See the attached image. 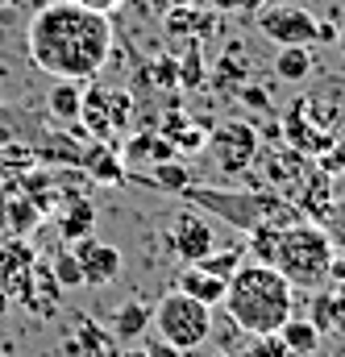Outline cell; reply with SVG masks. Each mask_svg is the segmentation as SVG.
<instances>
[{
  "label": "cell",
  "instance_id": "cell-1",
  "mask_svg": "<svg viewBox=\"0 0 345 357\" xmlns=\"http://www.w3.org/2000/svg\"><path fill=\"white\" fill-rule=\"evenodd\" d=\"M112 17L84 8L75 0H50L29 17L25 50L29 63L50 79H75L91 84L104 63L112 59Z\"/></svg>",
  "mask_w": 345,
  "mask_h": 357
},
{
  "label": "cell",
  "instance_id": "cell-2",
  "mask_svg": "<svg viewBox=\"0 0 345 357\" xmlns=\"http://www.w3.org/2000/svg\"><path fill=\"white\" fill-rule=\"evenodd\" d=\"M221 307L246 337H266V333H279L295 316V287L274 266L246 258L233 270Z\"/></svg>",
  "mask_w": 345,
  "mask_h": 357
},
{
  "label": "cell",
  "instance_id": "cell-3",
  "mask_svg": "<svg viewBox=\"0 0 345 357\" xmlns=\"http://www.w3.org/2000/svg\"><path fill=\"white\" fill-rule=\"evenodd\" d=\"M191 208L225 220L229 229L237 233H254V229H283V225H295L304 220L295 212V204H287L283 195L274 191H233V187H204V183H191L179 191Z\"/></svg>",
  "mask_w": 345,
  "mask_h": 357
},
{
  "label": "cell",
  "instance_id": "cell-4",
  "mask_svg": "<svg viewBox=\"0 0 345 357\" xmlns=\"http://www.w3.org/2000/svg\"><path fill=\"white\" fill-rule=\"evenodd\" d=\"M333 237L325 233V225L316 220H295V225H283L274 229V241H270V262L295 291H316L329 282V270H333Z\"/></svg>",
  "mask_w": 345,
  "mask_h": 357
},
{
  "label": "cell",
  "instance_id": "cell-5",
  "mask_svg": "<svg viewBox=\"0 0 345 357\" xmlns=\"http://www.w3.org/2000/svg\"><path fill=\"white\" fill-rule=\"evenodd\" d=\"M150 324L163 341H171L175 349H200L212 337V307H204L200 299L183 295V291H167L159 299V307H150Z\"/></svg>",
  "mask_w": 345,
  "mask_h": 357
},
{
  "label": "cell",
  "instance_id": "cell-6",
  "mask_svg": "<svg viewBox=\"0 0 345 357\" xmlns=\"http://www.w3.org/2000/svg\"><path fill=\"white\" fill-rule=\"evenodd\" d=\"M208 158L221 175H242L254 167L262 142H258V129L246 125V121H221L216 129H208Z\"/></svg>",
  "mask_w": 345,
  "mask_h": 357
},
{
  "label": "cell",
  "instance_id": "cell-7",
  "mask_svg": "<svg viewBox=\"0 0 345 357\" xmlns=\"http://www.w3.org/2000/svg\"><path fill=\"white\" fill-rule=\"evenodd\" d=\"M133 116V100L125 91L108 88H84V104H80V125L87 129V137L96 142H112L117 133L129 129Z\"/></svg>",
  "mask_w": 345,
  "mask_h": 357
},
{
  "label": "cell",
  "instance_id": "cell-8",
  "mask_svg": "<svg viewBox=\"0 0 345 357\" xmlns=\"http://www.w3.org/2000/svg\"><path fill=\"white\" fill-rule=\"evenodd\" d=\"M167 245L183 266H196L200 258H208L216 250V229L200 208H179L167 225Z\"/></svg>",
  "mask_w": 345,
  "mask_h": 357
},
{
  "label": "cell",
  "instance_id": "cell-9",
  "mask_svg": "<svg viewBox=\"0 0 345 357\" xmlns=\"http://www.w3.org/2000/svg\"><path fill=\"white\" fill-rule=\"evenodd\" d=\"M258 29L262 38H270L274 46H312L316 38V17L304 13L291 0H274L270 8L258 13Z\"/></svg>",
  "mask_w": 345,
  "mask_h": 357
},
{
  "label": "cell",
  "instance_id": "cell-10",
  "mask_svg": "<svg viewBox=\"0 0 345 357\" xmlns=\"http://www.w3.org/2000/svg\"><path fill=\"white\" fill-rule=\"evenodd\" d=\"M71 254H75V262L84 270V287H108L121 274V266H125L121 250L108 245V241H100V237H80L71 245Z\"/></svg>",
  "mask_w": 345,
  "mask_h": 357
},
{
  "label": "cell",
  "instance_id": "cell-11",
  "mask_svg": "<svg viewBox=\"0 0 345 357\" xmlns=\"http://www.w3.org/2000/svg\"><path fill=\"white\" fill-rule=\"evenodd\" d=\"M80 167H84V175L91 183H104V187H121V183H129V171H125V162H121V154L112 150V142H87L84 150H80Z\"/></svg>",
  "mask_w": 345,
  "mask_h": 357
},
{
  "label": "cell",
  "instance_id": "cell-12",
  "mask_svg": "<svg viewBox=\"0 0 345 357\" xmlns=\"http://www.w3.org/2000/svg\"><path fill=\"white\" fill-rule=\"evenodd\" d=\"M171 158H175V146H171V137H163V133H138V137H129L125 150H121L125 171H138L142 162H146V167L171 162Z\"/></svg>",
  "mask_w": 345,
  "mask_h": 357
},
{
  "label": "cell",
  "instance_id": "cell-13",
  "mask_svg": "<svg viewBox=\"0 0 345 357\" xmlns=\"http://www.w3.org/2000/svg\"><path fill=\"white\" fill-rule=\"evenodd\" d=\"M175 291H183V295H191V299H200L204 307H212V312H216V307L225 303L229 282H225V278H216V274H208V270H200V266H183V270H179Z\"/></svg>",
  "mask_w": 345,
  "mask_h": 357
},
{
  "label": "cell",
  "instance_id": "cell-14",
  "mask_svg": "<svg viewBox=\"0 0 345 357\" xmlns=\"http://www.w3.org/2000/svg\"><path fill=\"white\" fill-rule=\"evenodd\" d=\"M146 328H150V307L142 303V299H125L117 312H112V320H108V337H117V341H138V337H146Z\"/></svg>",
  "mask_w": 345,
  "mask_h": 357
},
{
  "label": "cell",
  "instance_id": "cell-15",
  "mask_svg": "<svg viewBox=\"0 0 345 357\" xmlns=\"http://www.w3.org/2000/svg\"><path fill=\"white\" fill-rule=\"evenodd\" d=\"M91 229H96V204L87 199V195H71L67 199V208H63V216H59V233H63V241H80V237H91Z\"/></svg>",
  "mask_w": 345,
  "mask_h": 357
},
{
  "label": "cell",
  "instance_id": "cell-16",
  "mask_svg": "<svg viewBox=\"0 0 345 357\" xmlns=\"http://www.w3.org/2000/svg\"><path fill=\"white\" fill-rule=\"evenodd\" d=\"M80 104H84V84L75 79H54V88L46 96V112L63 125H75L80 121Z\"/></svg>",
  "mask_w": 345,
  "mask_h": 357
},
{
  "label": "cell",
  "instance_id": "cell-17",
  "mask_svg": "<svg viewBox=\"0 0 345 357\" xmlns=\"http://www.w3.org/2000/svg\"><path fill=\"white\" fill-rule=\"evenodd\" d=\"M312 71H316V63H312V50H308V46H279V54H274V75H279L283 84H304Z\"/></svg>",
  "mask_w": 345,
  "mask_h": 357
},
{
  "label": "cell",
  "instance_id": "cell-18",
  "mask_svg": "<svg viewBox=\"0 0 345 357\" xmlns=\"http://www.w3.org/2000/svg\"><path fill=\"white\" fill-rule=\"evenodd\" d=\"M279 341L287 345V354L291 357H312L321 349V333H316V324L312 320H300V316H291L283 328H279Z\"/></svg>",
  "mask_w": 345,
  "mask_h": 357
},
{
  "label": "cell",
  "instance_id": "cell-19",
  "mask_svg": "<svg viewBox=\"0 0 345 357\" xmlns=\"http://www.w3.org/2000/svg\"><path fill=\"white\" fill-rule=\"evenodd\" d=\"M208 25H212V13H200L196 4H179V8H171L167 13V33H179V38H187V33H208Z\"/></svg>",
  "mask_w": 345,
  "mask_h": 357
},
{
  "label": "cell",
  "instance_id": "cell-20",
  "mask_svg": "<svg viewBox=\"0 0 345 357\" xmlns=\"http://www.w3.org/2000/svg\"><path fill=\"white\" fill-rule=\"evenodd\" d=\"M75 328H80V337H84V341H67V354L104 357V349H108V341H112V337H108V333H100L87 316H80V320H75Z\"/></svg>",
  "mask_w": 345,
  "mask_h": 357
},
{
  "label": "cell",
  "instance_id": "cell-21",
  "mask_svg": "<svg viewBox=\"0 0 345 357\" xmlns=\"http://www.w3.org/2000/svg\"><path fill=\"white\" fill-rule=\"evenodd\" d=\"M150 183L159 187V191H171V195H179L183 187H191V171H187V162H154L150 167Z\"/></svg>",
  "mask_w": 345,
  "mask_h": 357
},
{
  "label": "cell",
  "instance_id": "cell-22",
  "mask_svg": "<svg viewBox=\"0 0 345 357\" xmlns=\"http://www.w3.org/2000/svg\"><path fill=\"white\" fill-rule=\"evenodd\" d=\"M242 262H246V250H242V245H233V250H212V254H208V258H200L196 266L229 282V278H233V270L242 266Z\"/></svg>",
  "mask_w": 345,
  "mask_h": 357
},
{
  "label": "cell",
  "instance_id": "cell-23",
  "mask_svg": "<svg viewBox=\"0 0 345 357\" xmlns=\"http://www.w3.org/2000/svg\"><path fill=\"white\" fill-rule=\"evenodd\" d=\"M50 274L59 278V287H63V291L84 287V270H80V262H75V254H71V250H59V254L50 258Z\"/></svg>",
  "mask_w": 345,
  "mask_h": 357
},
{
  "label": "cell",
  "instance_id": "cell-24",
  "mask_svg": "<svg viewBox=\"0 0 345 357\" xmlns=\"http://www.w3.org/2000/svg\"><path fill=\"white\" fill-rule=\"evenodd\" d=\"M308 320L316 324L321 337H325L329 328H337V299H333V291L316 287V299H312V316H308Z\"/></svg>",
  "mask_w": 345,
  "mask_h": 357
},
{
  "label": "cell",
  "instance_id": "cell-25",
  "mask_svg": "<svg viewBox=\"0 0 345 357\" xmlns=\"http://www.w3.org/2000/svg\"><path fill=\"white\" fill-rule=\"evenodd\" d=\"M237 357H291L287 345L279 341V333H266V337H246Z\"/></svg>",
  "mask_w": 345,
  "mask_h": 357
},
{
  "label": "cell",
  "instance_id": "cell-26",
  "mask_svg": "<svg viewBox=\"0 0 345 357\" xmlns=\"http://www.w3.org/2000/svg\"><path fill=\"white\" fill-rule=\"evenodd\" d=\"M171 146H175V154H200L208 146V129L204 125H183V129H175Z\"/></svg>",
  "mask_w": 345,
  "mask_h": 357
},
{
  "label": "cell",
  "instance_id": "cell-27",
  "mask_svg": "<svg viewBox=\"0 0 345 357\" xmlns=\"http://www.w3.org/2000/svg\"><path fill=\"white\" fill-rule=\"evenodd\" d=\"M321 225H325V233L333 237V245H342L345 250V199H333V208L325 212Z\"/></svg>",
  "mask_w": 345,
  "mask_h": 357
},
{
  "label": "cell",
  "instance_id": "cell-28",
  "mask_svg": "<svg viewBox=\"0 0 345 357\" xmlns=\"http://www.w3.org/2000/svg\"><path fill=\"white\" fill-rule=\"evenodd\" d=\"M150 71H154V84H159V88L171 91L175 84H179V59H159Z\"/></svg>",
  "mask_w": 345,
  "mask_h": 357
},
{
  "label": "cell",
  "instance_id": "cell-29",
  "mask_svg": "<svg viewBox=\"0 0 345 357\" xmlns=\"http://www.w3.org/2000/svg\"><path fill=\"white\" fill-rule=\"evenodd\" d=\"M146 354L150 357H183V349H175L171 341H163V337H146Z\"/></svg>",
  "mask_w": 345,
  "mask_h": 357
},
{
  "label": "cell",
  "instance_id": "cell-30",
  "mask_svg": "<svg viewBox=\"0 0 345 357\" xmlns=\"http://www.w3.org/2000/svg\"><path fill=\"white\" fill-rule=\"evenodd\" d=\"M237 96H242L250 108H270V96H266L262 88H237Z\"/></svg>",
  "mask_w": 345,
  "mask_h": 357
},
{
  "label": "cell",
  "instance_id": "cell-31",
  "mask_svg": "<svg viewBox=\"0 0 345 357\" xmlns=\"http://www.w3.org/2000/svg\"><path fill=\"white\" fill-rule=\"evenodd\" d=\"M75 4H84V8H96V13H108V17H112L125 0H75Z\"/></svg>",
  "mask_w": 345,
  "mask_h": 357
},
{
  "label": "cell",
  "instance_id": "cell-32",
  "mask_svg": "<svg viewBox=\"0 0 345 357\" xmlns=\"http://www.w3.org/2000/svg\"><path fill=\"white\" fill-rule=\"evenodd\" d=\"M204 4H212V8H254L262 0H204Z\"/></svg>",
  "mask_w": 345,
  "mask_h": 357
},
{
  "label": "cell",
  "instance_id": "cell-33",
  "mask_svg": "<svg viewBox=\"0 0 345 357\" xmlns=\"http://www.w3.org/2000/svg\"><path fill=\"white\" fill-rule=\"evenodd\" d=\"M316 42H337V25H321L316 21Z\"/></svg>",
  "mask_w": 345,
  "mask_h": 357
},
{
  "label": "cell",
  "instance_id": "cell-34",
  "mask_svg": "<svg viewBox=\"0 0 345 357\" xmlns=\"http://www.w3.org/2000/svg\"><path fill=\"white\" fill-rule=\"evenodd\" d=\"M8 307H13V299H8V291H4V287H0V320H4V316H8Z\"/></svg>",
  "mask_w": 345,
  "mask_h": 357
},
{
  "label": "cell",
  "instance_id": "cell-35",
  "mask_svg": "<svg viewBox=\"0 0 345 357\" xmlns=\"http://www.w3.org/2000/svg\"><path fill=\"white\" fill-rule=\"evenodd\" d=\"M179 4H196V0H159V8H163V13H171V8H179Z\"/></svg>",
  "mask_w": 345,
  "mask_h": 357
},
{
  "label": "cell",
  "instance_id": "cell-36",
  "mask_svg": "<svg viewBox=\"0 0 345 357\" xmlns=\"http://www.w3.org/2000/svg\"><path fill=\"white\" fill-rule=\"evenodd\" d=\"M121 357H150V354H146V349H125Z\"/></svg>",
  "mask_w": 345,
  "mask_h": 357
},
{
  "label": "cell",
  "instance_id": "cell-37",
  "mask_svg": "<svg viewBox=\"0 0 345 357\" xmlns=\"http://www.w3.org/2000/svg\"><path fill=\"white\" fill-rule=\"evenodd\" d=\"M337 46H342V54H345V25L337 29Z\"/></svg>",
  "mask_w": 345,
  "mask_h": 357
},
{
  "label": "cell",
  "instance_id": "cell-38",
  "mask_svg": "<svg viewBox=\"0 0 345 357\" xmlns=\"http://www.w3.org/2000/svg\"><path fill=\"white\" fill-rule=\"evenodd\" d=\"M212 357H237V349H221V354H212Z\"/></svg>",
  "mask_w": 345,
  "mask_h": 357
},
{
  "label": "cell",
  "instance_id": "cell-39",
  "mask_svg": "<svg viewBox=\"0 0 345 357\" xmlns=\"http://www.w3.org/2000/svg\"><path fill=\"white\" fill-rule=\"evenodd\" d=\"M8 4H17V0H0V8H8Z\"/></svg>",
  "mask_w": 345,
  "mask_h": 357
},
{
  "label": "cell",
  "instance_id": "cell-40",
  "mask_svg": "<svg viewBox=\"0 0 345 357\" xmlns=\"http://www.w3.org/2000/svg\"><path fill=\"white\" fill-rule=\"evenodd\" d=\"M0 229H4V212H0Z\"/></svg>",
  "mask_w": 345,
  "mask_h": 357
}]
</instances>
